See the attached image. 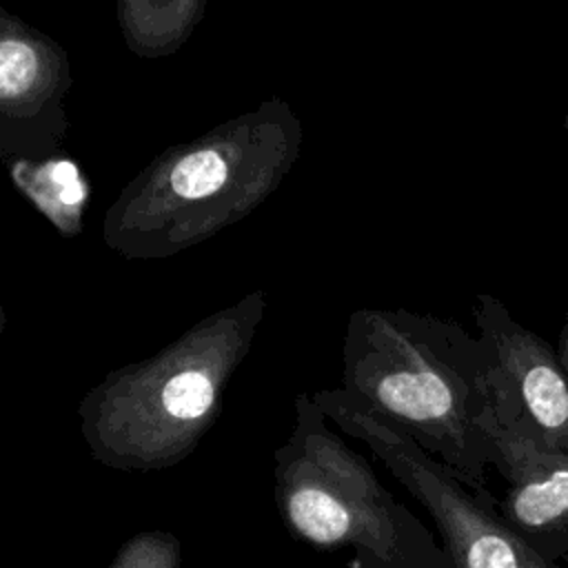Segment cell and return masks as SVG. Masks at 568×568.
<instances>
[{
    "instance_id": "obj_1",
    "label": "cell",
    "mask_w": 568,
    "mask_h": 568,
    "mask_svg": "<svg viewBox=\"0 0 568 568\" xmlns=\"http://www.w3.org/2000/svg\"><path fill=\"white\" fill-rule=\"evenodd\" d=\"M342 388L413 437L473 493L493 497L488 468L497 362L462 324L408 308H357L342 348Z\"/></svg>"
},
{
    "instance_id": "obj_2",
    "label": "cell",
    "mask_w": 568,
    "mask_h": 568,
    "mask_svg": "<svg viewBox=\"0 0 568 568\" xmlns=\"http://www.w3.org/2000/svg\"><path fill=\"white\" fill-rule=\"evenodd\" d=\"M302 142L300 115L284 98H268L162 149L106 209L104 244L124 260H164L215 237L282 186Z\"/></svg>"
},
{
    "instance_id": "obj_3",
    "label": "cell",
    "mask_w": 568,
    "mask_h": 568,
    "mask_svg": "<svg viewBox=\"0 0 568 568\" xmlns=\"http://www.w3.org/2000/svg\"><path fill=\"white\" fill-rule=\"evenodd\" d=\"M253 291L209 313L155 355L124 364L89 388L78 406L93 462L151 473L184 462L213 428L224 390L246 359L266 315Z\"/></svg>"
},
{
    "instance_id": "obj_4",
    "label": "cell",
    "mask_w": 568,
    "mask_h": 568,
    "mask_svg": "<svg viewBox=\"0 0 568 568\" xmlns=\"http://www.w3.org/2000/svg\"><path fill=\"white\" fill-rule=\"evenodd\" d=\"M273 495L288 535L346 552L353 568H453L426 524L384 488L313 393L295 397V422L273 453Z\"/></svg>"
},
{
    "instance_id": "obj_5",
    "label": "cell",
    "mask_w": 568,
    "mask_h": 568,
    "mask_svg": "<svg viewBox=\"0 0 568 568\" xmlns=\"http://www.w3.org/2000/svg\"><path fill=\"white\" fill-rule=\"evenodd\" d=\"M313 399L426 508L453 568H561L506 524L499 499L473 493L446 464L342 386L313 390Z\"/></svg>"
},
{
    "instance_id": "obj_6",
    "label": "cell",
    "mask_w": 568,
    "mask_h": 568,
    "mask_svg": "<svg viewBox=\"0 0 568 568\" xmlns=\"http://www.w3.org/2000/svg\"><path fill=\"white\" fill-rule=\"evenodd\" d=\"M73 84L67 49L0 7V158H53L67 133Z\"/></svg>"
},
{
    "instance_id": "obj_7",
    "label": "cell",
    "mask_w": 568,
    "mask_h": 568,
    "mask_svg": "<svg viewBox=\"0 0 568 568\" xmlns=\"http://www.w3.org/2000/svg\"><path fill=\"white\" fill-rule=\"evenodd\" d=\"M473 317L497 362V419L568 450V379L559 353L488 293L475 297Z\"/></svg>"
},
{
    "instance_id": "obj_8",
    "label": "cell",
    "mask_w": 568,
    "mask_h": 568,
    "mask_svg": "<svg viewBox=\"0 0 568 568\" xmlns=\"http://www.w3.org/2000/svg\"><path fill=\"white\" fill-rule=\"evenodd\" d=\"M493 466L506 481L497 508L535 550L568 566V450L497 415L488 422Z\"/></svg>"
},
{
    "instance_id": "obj_9",
    "label": "cell",
    "mask_w": 568,
    "mask_h": 568,
    "mask_svg": "<svg viewBox=\"0 0 568 568\" xmlns=\"http://www.w3.org/2000/svg\"><path fill=\"white\" fill-rule=\"evenodd\" d=\"M13 186L38 209L64 237H75L84 224L91 184L80 166L67 158H11L4 162Z\"/></svg>"
},
{
    "instance_id": "obj_10",
    "label": "cell",
    "mask_w": 568,
    "mask_h": 568,
    "mask_svg": "<svg viewBox=\"0 0 568 568\" xmlns=\"http://www.w3.org/2000/svg\"><path fill=\"white\" fill-rule=\"evenodd\" d=\"M209 0H115L124 47L144 60L178 53L206 13Z\"/></svg>"
},
{
    "instance_id": "obj_11",
    "label": "cell",
    "mask_w": 568,
    "mask_h": 568,
    "mask_svg": "<svg viewBox=\"0 0 568 568\" xmlns=\"http://www.w3.org/2000/svg\"><path fill=\"white\" fill-rule=\"evenodd\" d=\"M106 568H182L180 539L169 530H140L118 548Z\"/></svg>"
},
{
    "instance_id": "obj_12",
    "label": "cell",
    "mask_w": 568,
    "mask_h": 568,
    "mask_svg": "<svg viewBox=\"0 0 568 568\" xmlns=\"http://www.w3.org/2000/svg\"><path fill=\"white\" fill-rule=\"evenodd\" d=\"M559 362L564 366V373H566V379H568V311H566V320H564V326H561V333H559Z\"/></svg>"
},
{
    "instance_id": "obj_13",
    "label": "cell",
    "mask_w": 568,
    "mask_h": 568,
    "mask_svg": "<svg viewBox=\"0 0 568 568\" xmlns=\"http://www.w3.org/2000/svg\"><path fill=\"white\" fill-rule=\"evenodd\" d=\"M564 131H566V135H568V109H566V118H564Z\"/></svg>"
}]
</instances>
